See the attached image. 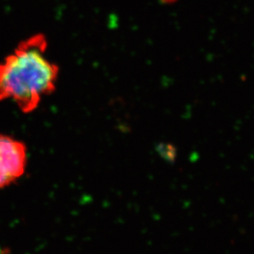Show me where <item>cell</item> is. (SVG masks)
Listing matches in <instances>:
<instances>
[{"label":"cell","instance_id":"obj_1","mask_svg":"<svg viewBox=\"0 0 254 254\" xmlns=\"http://www.w3.org/2000/svg\"><path fill=\"white\" fill-rule=\"evenodd\" d=\"M42 34L26 39L0 63V101L12 100L30 113L56 88L59 67L46 56Z\"/></svg>","mask_w":254,"mask_h":254},{"label":"cell","instance_id":"obj_2","mask_svg":"<svg viewBox=\"0 0 254 254\" xmlns=\"http://www.w3.org/2000/svg\"><path fill=\"white\" fill-rule=\"evenodd\" d=\"M27 149L12 137L0 135V188H3L24 174Z\"/></svg>","mask_w":254,"mask_h":254},{"label":"cell","instance_id":"obj_3","mask_svg":"<svg viewBox=\"0 0 254 254\" xmlns=\"http://www.w3.org/2000/svg\"><path fill=\"white\" fill-rule=\"evenodd\" d=\"M156 151L164 161L168 163H175L177 158V148L174 144L169 142H159L156 146Z\"/></svg>","mask_w":254,"mask_h":254}]
</instances>
